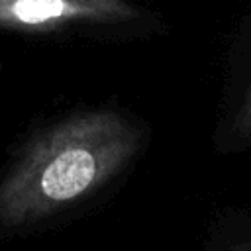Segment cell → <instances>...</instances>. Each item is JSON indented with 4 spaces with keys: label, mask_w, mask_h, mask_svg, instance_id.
I'll return each instance as SVG.
<instances>
[{
    "label": "cell",
    "mask_w": 251,
    "mask_h": 251,
    "mask_svg": "<svg viewBox=\"0 0 251 251\" xmlns=\"http://www.w3.org/2000/svg\"><path fill=\"white\" fill-rule=\"evenodd\" d=\"M147 145V124L116 104L51 116L0 169V233L45 229L90 208L133 171Z\"/></svg>",
    "instance_id": "1"
},
{
    "label": "cell",
    "mask_w": 251,
    "mask_h": 251,
    "mask_svg": "<svg viewBox=\"0 0 251 251\" xmlns=\"http://www.w3.org/2000/svg\"><path fill=\"white\" fill-rule=\"evenodd\" d=\"M165 29L163 16L139 0H0V31L24 37L127 43Z\"/></svg>",
    "instance_id": "2"
},
{
    "label": "cell",
    "mask_w": 251,
    "mask_h": 251,
    "mask_svg": "<svg viewBox=\"0 0 251 251\" xmlns=\"http://www.w3.org/2000/svg\"><path fill=\"white\" fill-rule=\"evenodd\" d=\"M231 131L237 141H249L251 139V84L245 92L243 102L237 108V114L231 124Z\"/></svg>",
    "instance_id": "3"
},
{
    "label": "cell",
    "mask_w": 251,
    "mask_h": 251,
    "mask_svg": "<svg viewBox=\"0 0 251 251\" xmlns=\"http://www.w3.org/2000/svg\"><path fill=\"white\" fill-rule=\"evenodd\" d=\"M224 251H251V241H243V243H233V245L226 247Z\"/></svg>",
    "instance_id": "4"
}]
</instances>
